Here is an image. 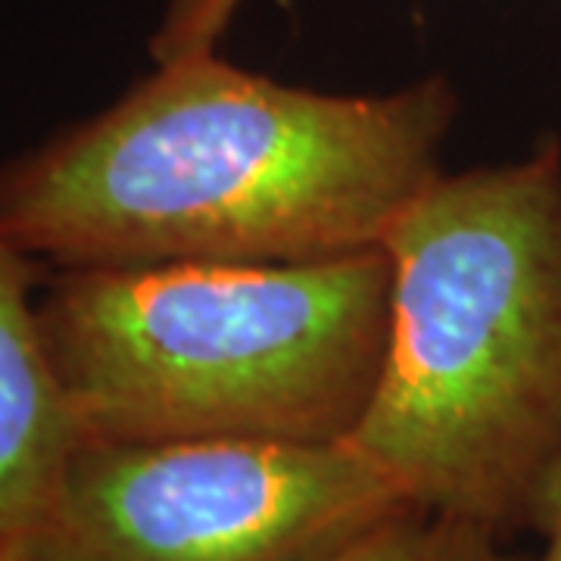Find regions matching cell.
Wrapping results in <instances>:
<instances>
[{
    "label": "cell",
    "mask_w": 561,
    "mask_h": 561,
    "mask_svg": "<svg viewBox=\"0 0 561 561\" xmlns=\"http://www.w3.org/2000/svg\"><path fill=\"white\" fill-rule=\"evenodd\" d=\"M443 76L334 94L219 50L157 60L101 113L0 165V231L32 262H297L383 247L443 172Z\"/></svg>",
    "instance_id": "1"
},
{
    "label": "cell",
    "mask_w": 561,
    "mask_h": 561,
    "mask_svg": "<svg viewBox=\"0 0 561 561\" xmlns=\"http://www.w3.org/2000/svg\"><path fill=\"white\" fill-rule=\"evenodd\" d=\"M383 253L381 378L346 440L424 512L530 534L561 459V140L440 172Z\"/></svg>",
    "instance_id": "2"
},
{
    "label": "cell",
    "mask_w": 561,
    "mask_h": 561,
    "mask_svg": "<svg viewBox=\"0 0 561 561\" xmlns=\"http://www.w3.org/2000/svg\"><path fill=\"white\" fill-rule=\"evenodd\" d=\"M41 324L84 440H346L381 378L383 247L54 272Z\"/></svg>",
    "instance_id": "3"
},
{
    "label": "cell",
    "mask_w": 561,
    "mask_h": 561,
    "mask_svg": "<svg viewBox=\"0 0 561 561\" xmlns=\"http://www.w3.org/2000/svg\"><path fill=\"white\" fill-rule=\"evenodd\" d=\"M405 508L350 440H84L38 561H324Z\"/></svg>",
    "instance_id": "4"
},
{
    "label": "cell",
    "mask_w": 561,
    "mask_h": 561,
    "mask_svg": "<svg viewBox=\"0 0 561 561\" xmlns=\"http://www.w3.org/2000/svg\"><path fill=\"white\" fill-rule=\"evenodd\" d=\"M35 265L0 231V546L16 549L54 522L84 443L47 350Z\"/></svg>",
    "instance_id": "5"
},
{
    "label": "cell",
    "mask_w": 561,
    "mask_h": 561,
    "mask_svg": "<svg viewBox=\"0 0 561 561\" xmlns=\"http://www.w3.org/2000/svg\"><path fill=\"white\" fill-rule=\"evenodd\" d=\"M478 524L405 508L324 561H534Z\"/></svg>",
    "instance_id": "6"
},
{
    "label": "cell",
    "mask_w": 561,
    "mask_h": 561,
    "mask_svg": "<svg viewBox=\"0 0 561 561\" xmlns=\"http://www.w3.org/2000/svg\"><path fill=\"white\" fill-rule=\"evenodd\" d=\"M241 7L243 0H169L160 28L150 38L153 62L219 50Z\"/></svg>",
    "instance_id": "7"
},
{
    "label": "cell",
    "mask_w": 561,
    "mask_h": 561,
    "mask_svg": "<svg viewBox=\"0 0 561 561\" xmlns=\"http://www.w3.org/2000/svg\"><path fill=\"white\" fill-rule=\"evenodd\" d=\"M530 534L542 540V552L534 561H561V459L542 481Z\"/></svg>",
    "instance_id": "8"
},
{
    "label": "cell",
    "mask_w": 561,
    "mask_h": 561,
    "mask_svg": "<svg viewBox=\"0 0 561 561\" xmlns=\"http://www.w3.org/2000/svg\"><path fill=\"white\" fill-rule=\"evenodd\" d=\"M0 561H38V559H32L25 549H16V546H0Z\"/></svg>",
    "instance_id": "9"
}]
</instances>
